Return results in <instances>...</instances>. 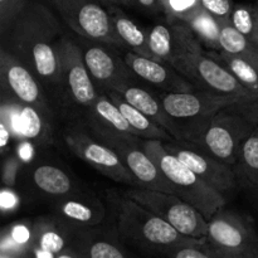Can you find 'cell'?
Here are the masks:
<instances>
[{
  "mask_svg": "<svg viewBox=\"0 0 258 258\" xmlns=\"http://www.w3.org/2000/svg\"><path fill=\"white\" fill-rule=\"evenodd\" d=\"M72 246L85 258H130L115 236L96 227L73 232Z\"/></svg>",
  "mask_w": 258,
  "mask_h": 258,
  "instance_id": "cell-20",
  "label": "cell"
},
{
  "mask_svg": "<svg viewBox=\"0 0 258 258\" xmlns=\"http://www.w3.org/2000/svg\"><path fill=\"white\" fill-rule=\"evenodd\" d=\"M143 148L173 184L176 196L196 207L207 221L226 206L227 201L223 194L212 188L176 156L169 153L164 148L163 140L143 139Z\"/></svg>",
  "mask_w": 258,
  "mask_h": 258,
  "instance_id": "cell-3",
  "label": "cell"
},
{
  "mask_svg": "<svg viewBox=\"0 0 258 258\" xmlns=\"http://www.w3.org/2000/svg\"><path fill=\"white\" fill-rule=\"evenodd\" d=\"M123 194L163 218L184 236L191 238L207 237L208 221L206 217L180 197L141 186H131Z\"/></svg>",
  "mask_w": 258,
  "mask_h": 258,
  "instance_id": "cell-7",
  "label": "cell"
},
{
  "mask_svg": "<svg viewBox=\"0 0 258 258\" xmlns=\"http://www.w3.org/2000/svg\"><path fill=\"white\" fill-rule=\"evenodd\" d=\"M121 5H125V7H131V5L135 4V0H120Z\"/></svg>",
  "mask_w": 258,
  "mask_h": 258,
  "instance_id": "cell-44",
  "label": "cell"
},
{
  "mask_svg": "<svg viewBox=\"0 0 258 258\" xmlns=\"http://www.w3.org/2000/svg\"><path fill=\"white\" fill-rule=\"evenodd\" d=\"M55 258H85V257H83L82 254L75 248V247L70 246L66 249H63L60 253H58L57 256H55Z\"/></svg>",
  "mask_w": 258,
  "mask_h": 258,
  "instance_id": "cell-41",
  "label": "cell"
},
{
  "mask_svg": "<svg viewBox=\"0 0 258 258\" xmlns=\"http://www.w3.org/2000/svg\"><path fill=\"white\" fill-rule=\"evenodd\" d=\"M2 258H17V257H12V256H5V254H2Z\"/></svg>",
  "mask_w": 258,
  "mask_h": 258,
  "instance_id": "cell-46",
  "label": "cell"
},
{
  "mask_svg": "<svg viewBox=\"0 0 258 258\" xmlns=\"http://www.w3.org/2000/svg\"><path fill=\"white\" fill-rule=\"evenodd\" d=\"M237 179L258 194V127L242 143L237 161Z\"/></svg>",
  "mask_w": 258,
  "mask_h": 258,
  "instance_id": "cell-26",
  "label": "cell"
},
{
  "mask_svg": "<svg viewBox=\"0 0 258 258\" xmlns=\"http://www.w3.org/2000/svg\"><path fill=\"white\" fill-rule=\"evenodd\" d=\"M171 66L193 83L194 87L204 92L219 97L237 98L244 103L257 101L211 50L184 54L173 60Z\"/></svg>",
  "mask_w": 258,
  "mask_h": 258,
  "instance_id": "cell-5",
  "label": "cell"
},
{
  "mask_svg": "<svg viewBox=\"0 0 258 258\" xmlns=\"http://www.w3.org/2000/svg\"><path fill=\"white\" fill-rule=\"evenodd\" d=\"M257 127H258V125H257Z\"/></svg>",
  "mask_w": 258,
  "mask_h": 258,
  "instance_id": "cell-47",
  "label": "cell"
},
{
  "mask_svg": "<svg viewBox=\"0 0 258 258\" xmlns=\"http://www.w3.org/2000/svg\"><path fill=\"white\" fill-rule=\"evenodd\" d=\"M185 22L190 24L203 44L208 45V48L213 50H218L219 22L216 18L199 7L186 18Z\"/></svg>",
  "mask_w": 258,
  "mask_h": 258,
  "instance_id": "cell-28",
  "label": "cell"
},
{
  "mask_svg": "<svg viewBox=\"0 0 258 258\" xmlns=\"http://www.w3.org/2000/svg\"><path fill=\"white\" fill-rule=\"evenodd\" d=\"M163 145L169 153L176 156L219 193H228L236 188L237 175L232 166L218 160L198 144L189 140L171 139L163 141Z\"/></svg>",
  "mask_w": 258,
  "mask_h": 258,
  "instance_id": "cell-12",
  "label": "cell"
},
{
  "mask_svg": "<svg viewBox=\"0 0 258 258\" xmlns=\"http://www.w3.org/2000/svg\"><path fill=\"white\" fill-rule=\"evenodd\" d=\"M257 22L256 3L254 4H243V3L234 4L231 17H229V23L253 43L256 39Z\"/></svg>",
  "mask_w": 258,
  "mask_h": 258,
  "instance_id": "cell-29",
  "label": "cell"
},
{
  "mask_svg": "<svg viewBox=\"0 0 258 258\" xmlns=\"http://www.w3.org/2000/svg\"><path fill=\"white\" fill-rule=\"evenodd\" d=\"M0 80L4 91L20 105L34 107L48 121L52 118L53 110L42 82L24 63L4 47L0 49Z\"/></svg>",
  "mask_w": 258,
  "mask_h": 258,
  "instance_id": "cell-13",
  "label": "cell"
},
{
  "mask_svg": "<svg viewBox=\"0 0 258 258\" xmlns=\"http://www.w3.org/2000/svg\"><path fill=\"white\" fill-rule=\"evenodd\" d=\"M20 165H22V158H20V155H13L5 161L4 171H3V179H4L5 185H14L15 178H17V173L19 170Z\"/></svg>",
  "mask_w": 258,
  "mask_h": 258,
  "instance_id": "cell-35",
  "label": "cell"
},
{
  "mask_svg": "<svg viewBox=\"0 0 258 258\" xmlns=\"http://www.w3.org/2000/svg\"><path fill=\"white\" fill-rule=\"evenodd\" d=\"M139 5H141L145 9L150 10L153 13H159L163 12V8H161L160 0H135Z\"/></svg>",
  "mask_w": 258,
  "mask_h": 258,
  "instance_id": "cell-39",
  "label": "cell"
},
{
  "mask_svg": "<svg viewBox=\"0 0 258 258\" xmlns=\"http://www.w3.org/2000/svg\"><path fill=\"white\" fill-rule=\"evenodd\" d=\"M75 35L86 67L96 86H101L103 91H107L116 90L126 83L136 82V76L126 64L125 59L113 52L116 47Z\"/></svg>",
  "mask_w": 258,
  "mask_h": 258,
  "instance_id": "cell-15",
  "label": "cell"
},
{
  "mask_svg": "<svg viewBox=\"0 0 258 258\" xmlns=\"http://www.w3.org/2000/svg\"><path fill=\"white\" fill-rule=\"evenodd\" d=\"M115 91H117L134 107H136L139 111L145 113L149 118L159 123L174 139L184 140V135L180 126L166 113L159 95H154V93H151L146 88L136 85V82L126 83V85H122L116 88Z\"/></svg>",
  "mask_w": 258,
  "mask_h": 258,
  "instance_id": "cell-19",
  "label": "cell"
},
{
  "mask_svg": "<svg viewBox=\"0 0 258 258\" xmlns=\"http://www.w3.org/2000/svg\"><path fill=\"white\" fill-rule=\"evenodd\" d=\"M85 123L90 128H102L112 133L136 135V131L120 108L106 92L100 93L93 105L83 113Z\"/></svg>",
  "mask_w": 258,
  "mask_h": 258,
  "instance_id": "cell-21",
  "label": "cell"
},
{
  "mask_svg": "<svg viewBox=\"0 0 258 258\" xmlns=\"http://www.w3.org/2000/svg\"><path fill=\"white\" fill-rule=\"evenodd\" d=\"M29 0H0V38H4L10 27L23 12Z\"/></svg>",
  "mask_w": 258,
  "mask_h": 258,
  "instance_id": "cell-32",
  "label": "cell"
},
{
  "mask_svg": "<svg viewBox=\"0 0 258 258\" xmlns=\"http://www.w3.org/2000/svg\"><path fill=\"white\" fill-rule=\"evenodd\" d=\"M48 122L49 121L34 107L23 106L20 111V134L27 139L40 143L48 134Z\"/></svg>",
  "mask_w": 258,
  "mask_h": 258,
  "instance_id": "cell-30",
  "label": "cell"
},
{
  "mask_svg": "<svg viewBox=\"0 0 258 258\" xmlns=\"http://www.w3.org/2000/svg\"><path fill=\"white\" fill-rule=\"evenodd\" d=\"M159 97L166 113L180 126L184 140H188L189 136L199 126L207 122L221 110L244 103L237 98L219 97L201 90L188 92H163Z\"/></svg>",
  "mask_w": 258,
  "mask_h": 258,
  "instance_id": "cell-11",
  "label": "cell"
},
{
  "mask_svg": "<svg viewBox=\"0 0 258 258\" xmlns=\"http://www.w3.org/2000/svg\"><path fill=\"white\" fill-rule=\"evenodd\" d=\"M62 35L57 15L43 3L29 0L2 39V47L24 63L44 90L59 93L57 43Z\"/></svg>",
  "mask_w": 258,
  "mask_h": 258,
  "instance_id": "cell-1",
  "label": "cell"
},
{
  "mask_svg": "<svg viewBox=\"0 0 258 258\" xmlns=\"http://www.w3.org/2000/svg\"><path fill=\"white\" fill-rule=\"evenodd\" d=\"M216 258H258V251L217 252Z\"/></svg>",
  "mask_w": 258,
  "mask_h": 258,
  "instance_id": "cell-37",
  "label": "cell"
},
{
  "mask_svg": "<svg viewBox=\"0 0 258 258\" xmlns=\"http://www.w3.org/2000/svg\"><path fill=\"white\" fill-rule=\"evenodd\" d=\"M87 128L98 140L106 144L120 156L123 164L138 179L141 188L166 191L176 196L173 184L164 175L155 161L144 150L143 139L135 135L112 133L102 128Z\"/></svg>",
  "mask_w": 258,
  "mask_h": 258,
  "instance_id": "cell-8",
  "label": "cell"
},
{
  "mask_svg": "<svg viewBox=\"0 0 258 258\" xmlns=\"http://www.w3.org/2000/svg\"><path fill=\"white\" fill-rule=\"evenodd\" d=\"M59 63V97L70 110L85 113L100 93L83 60L80 45L70 35L63 34L57 43Z\"/></svg>",
  "mask_w": 258,
  "mask_h": 258,
  "instance_id": "cell-6",
  "label": "cell"
},
{
  "mask_svg": "<svg viewBox=\"0 0 258 258\" xmlns=\"http://www.w3.org/2000/svg\"><path fill=\"white\" fill-rule=\"evenodd\" d=\"M17 203V198L13 193L8 190H3L2 193V207L3 208H12Z\"/></svg>",
  "mask_w": 258,
  "mask_h": 258,
  "instance_id": "cell-40",
  "label": "cell"
},
{
  "mask_svg": "<svg viewBox=\"0 0 258 258\" xmlns=\"http://www.w3.org/2000/svg\"><path fill=\"white\" fill-rule=\"evenodd\" d=\"M57 199V221L73 232L98 227L106 217L105 206L93 194L75 190Z\"/></svg>",
  "mask_w": 258,
  "mask_h": 258,
  "instance_id": "cell-18",
  "label": "cell"
},
{
  "mask_svg": "<svg viewBox=\"0 0 258 258\" xmlns=\"http://www.w3.org/2000/svg\"><path fill=\"white\" fill-rule=\"evenodd\" d=\"M19 155L22 159H29L30 156H32V148H30L28 144H25V145H23V148L20 149Z\"/></svg>",
  "mask_w": 258,
  "mask_h": 258,
  "instance_id": "cell-42",
  "label": "cell"
},
{
  "mask_svg": "<svg viewBox=\"0 0 258 258\" xmlns=\"http://www.w3.org/2000/svg\"><path fill=\"white\" fill-rule=\"evenodd\" d=\"M108 95V97L113 101V102L117 105V107L120 108L121 112L125 115V117L127 118V121L130 122V125L135 128L136 135L141 139H145V140H171L174 139L170 134L166 130H164L159 123H156L155 121L149 118L145 113H143L141 111H139L138 108L134 107L131 103H128L117 91L115 90H107L103 91Z\"/></svg>",
  "mask_w": 258,
  "mask_h": 258,
  "instance_id": "cell-23",
  "label": "cell"
},
{
  "mask_svg": "<svg viewBox=\"0 0 258 258\" xmlns=\"http://www.w3.org/2000/svg\"><path fill=\"white\" fill-rule=\"evenodd\" d=\"M106 5H121L120 0H101Z\"/></svg>",
  "mask_w": 258,
  "mask_h": 258,
  "instance_id": "cell-43",
  "label": "cell"
},
{
  "mask_svg": "<svg viewBox=\"0 0 258 258\" xmlns=\"http://www.w3.org/2000/svg\"><path fill=\"white\" fill-rule=\"evenodd\" d=\"M256 5H257V18H258V0L256 2ZM254 43H256V45L258 47V22H257V32H256V39H254Z\"/></svg>",
  "mask_w": 258,
  "mask_h": 258,
  "instance_id": "cell-45",
  "label": "cell"
},
{
  "mask_svg": "<svg viewBox=\"0 0 258 258\" xmlns=\"http://www.w3.org/2000/svg\"><path fill=\"white\" fill-rule=\"evenodd\" d=\"M107 8L115 27V32L117 33L118 38L122 40L125 47L128 48L131 52L154 58L149 48L148 30L136 24L123 10L120 9L118 5H107Z\"/></svg>",
  "mask_w": 258,
  "mask_h": 258,
  "instance_id": "cell-22",
  "label": "cell"
},
{
  "mask_svg": "<svg viewBox=\"0 0 258 258\" xmlns=\"http://www.w3.org/2000/svg\"><path fill=\"white\" fill-rule=\"evenodd\" d=\"M256 126L233 105L221 110L199 126L188 140L201 145L227 165L234 166L242 143Z\"/></svg>",
  "mask_w": 258,
  "mask_h": 258,
  "instance_id": "cell-4",
  "label": "cell"
},
{
  "mask_svg": "<svg viewBox=\"0 0 258 258\" xmlns=\"http://www.w3.org/2000/svg\"><path fill=\"white\" fill-rule=\"evenodd\" d=\"M63 22L75 34L123 49L107 5L101 0H52Z\"/></svg>",
  "mask_w": 258,
  "mask_h": 258,
  "instance_id": "cell-9",
  "label": "cell"
},
{
  "mask_svg": "<svg viewBox=\"0 0 258 258\" xmlns=\"http://www.w3.org/2000/svg\"><path fill=\"white\" fill-rule=\"evenodd\" d=\"M211 52L216 55L217 58L222 60L232 72V75L238 80V82L243 86L244 88L249 91L252 95L258 100V70L244 58L238 57V55L231 54L224 50H213Z\"/></svg>",
  "mask_w": 258,
  "mask_h": 258,
  "instance_id": "cell-27",
  "label": "cell"
},
{
  "mask_svg": "<svg viewBox=\"0 0 258 258\" xmlns=\"http://www.w3.org/2000/svg\"><path fill=\"white\" fill-rule=\"evenodd\" d=\"M10 139H12V131L10 128L5 125V122H0V149L3 153L8 149V145L10 144Z\"/></svg>",
  "mask_w": 258,
  "mask_h": 258,
  "instance_id": "cell-38",
  "label": "cell"
},
{
  "mask_svg": "<svg viewBox=\"0 0 258 258\" xmlns=\"http://www.w3.org/2000/svg\"><path fill=\"white\" fill-rule=\"evenodd\" d=\"M148 43L154 58L170 64L181 55L204 50L190 24L176 18H166L148 29Z\"/></svg>",
  "mask_w": 258,
  "mask_h": 258,
  "instance_id": "cell-16",
  "label": "cell"
},
{
  "mask_svg": "<svg viewBox=\"0 0 258 258\" xmlns=\"http://www.w3.org/2000/svg\"><path fill=\"white\" fill-rule=\"evenodd\" d=\"M169 258H216L217 251L208 243L206 238L199 239L194 243L184 244L168 253Z\"/></svg>",
  "mask_w": 258,
  "mask_h": 258,
  "instance_id": "cell-31",
  "label": "cell"
},
{
  "mask_svg": "<svg viewBox=\"0 0 258 258\" xmlns=\"http://www.w3.org/2000/svg\"><path fill=\"white\" fill-rule=\"evenodd\" d=\"M123 59L139 80L159 88L163 92H188L198 90L170 63L145 57L131 50L125 53Z\"/></svg>",
  "mask_w": 258,
  "mask_h": 258,
  "instance_id": "cell-17",
  "label": "cell"
},
{
  "mask_svg": "<svg viewBox=\"0 0 258 258\" xmlns=\"http://www.w3.org/2000/svg\"><path fill=\"white\" fill-rule=\"evenodd\" d=\"M33 183L42 193L60 198L75 191L73 180L63 169L53 165L37 166L33 171Z\"/></svg>",
  "mask_w": 258,
  "mask_h": 258,
  "instance_id": "cell-25",
  "label": "cell"
},
{
  "mask_svg": "<svg viewBox=\"0 0 258 258\" xmlns=\"http://www.w3.org/2000/svg\"><path fill=\"white\" fill-rule=\"evenodd\" d=\"M199 5L219 23L229 22L234 3L232 0H199Z\"/></svg>",
  "mask_w": 258,
  "mask_h": 258,
  "instance_id": "cell-34",
  "label": "cell"
},
{
  "mask_svg": "<svg viewBox=\"0 0 258 258\" xmlns=\"http://www.w3.org/2000/svg\"><path fill=\"white\" fill-rule=\"evenodd\" d=\"M163 12L166 18H176L185 20L201 5L199 0H160Z\"/></svg>",
  "mask_w": 258,
  "mask_h": 258,
  "instance_id": "cell-33",
  "label": "cell"
},
{
  "mask_svg": "<svg viewBox=\"0 0 258 258\" xmlns=\"http://www.w3.org/2000/svg\"><path fill=\"white\" fill-rule=\"evenodd\" d=\"M238 111H241L248 120L258 125V100L253 102L242 103V105H236Z\"/></svg>",
  "mask_w": 258,
  "mask_h": 258,
  "instance_id": "cell-36",
  "label": "cell"
},
{
  "mask_svg": "<svg viewBox=\"0 0 258 258\" xmlns=\"http://www.w3.org/2000/svg\"><path fill=\"white\" fill-rule=\"evenodd\" d=\"M64 143L77 158L92 166L95 170L117 183L140 186L138 179L123 164L120 156L106 144L98 140L87 126L71 125L64 131Z\"/></svg>",
  "mask_w": 258,
  "mask_h": 258,
  "instance_id": "cell-10",
  "label": "cell"
},
{
  "mask_svg": "<svg viewBox=\"0 0 258 258\" xmlns=\"http://www.w3.org/2000/svg\"><path fill=\"white\" fill-rule=\"evenodd\" d=\"M107 197L115 209L117 232L140 248L168 254L178 247L202 239L184 236L168 222L125 194L118 196L108 191Z\"/></svg>",
  "mask_w": 258,
  "mask_h": 258,
  "instance_id": "cell-2",
  "label": "cell"
},
{
  "mask_svg": "<svg viewBox=\"0 0 258 258\" xmlns=\"http://www.w3.org/2000/svg\"><path fill=\"white\" fill-rule=\"evenodd\" d=\"M218 50L244 58L258 70V47L229 22L219 23Z\"/></svg>",
  "mask_w": 258,
  "mask_h": 258,
  "instance_id": "cell-24",
  "label": "cell"
},
{
  "mask_svg": "<svg viewBox=\"0 0 258 258\" xmlns=\"http://www.w3.org/2000/svg\"><path fill=\"white\" fill-rule=\"evenodd\" d=\"M207 241L217 252L258 251V233L253 221L226 206L208 219Z\"/></svg>",
  "mask_w": 258,
  "mask_h": 258,
  "instance_id": "cell-14",
  "label": "cell"
}]
</instances>
